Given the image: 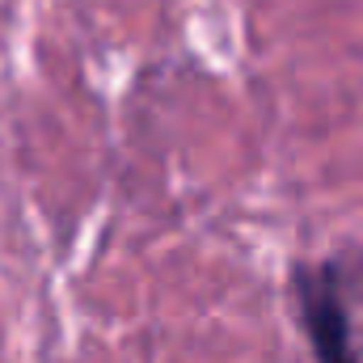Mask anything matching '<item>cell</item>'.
<instances>
[{"label":"cell","mask_w":363,"mask_h":363,"mask_svg":"<svg viewBox=\"0 0 363 363\" xmlns=\"http://www.w3.org/2000/svg\"><path fill=\"white\" fill-rule=\"evenodd\" d=\"M287 291L313 363H363L355 334V279L342 258L296 262Z\"/></svg>","instance_id":"6da1fadb"}]
</instances>
